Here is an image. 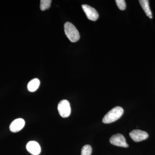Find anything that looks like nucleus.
I'll return each mask as SVG.
<instances>
[{
	"label": "nucleus",
	"instance_id": "f257e3e1",
	"mask_svg": "<svg viewBox=\"0 0 155 155\" xmlns=\"http://www.w3.org/2000/svg\"><path fill=\"white\" fill-rule=\"evenodd\" d=\"M124 113L123 108L121 107H116L108 112L104 116L102 121L105 124H109L119 119Z\"/></svg>",
	"mask_w": 155,
	"mask_h": 155
},
{
	"label": "nucleus",
	"instance_id": "f03ea898",
	"mask_svg": "<svg viewBox=\"0 0 155 155\" xmlns=\"http://www.w3.org/2000/svg\"><path fill=\"white\" fill-rule=\"evenodd\" d=\"M64 31L67 37L72 42H76L80 39V34L75 25L70 22L64 24Z\"/></svg>",
	"mask_w": 155,
	"mask_h": 155
},
{
	"label": "nucleus",
	"instance_id": "7ed1b4c3",
	"mask_svg": "<svg viewBox=\"0 0 155 155\" xmlns=\"http://www.w3.org/2000/svg\"><path fill=\"white\" fill-rule=\"evenodd\" d=\"M58 110L61 117L67 118L71 114V107L69 102L67 100L61 101L58 105Z\"/></svg>",
	"mask_w": 155,
	"mask_h": 155
},
{
	"label": "nucleus",
	"instance_id": "20e7f679",
	"mask_svg": "<svg viewBox=\"0 0 155 155\" xmlns=\"http://www.w3.org/2000/svg\"><path fill=\"white\" fill-rule=\"evenodd\" d=\"M110 141L111 144L116 146L125 148L128 147L125 137L120 134H117L112 136L110 138Z\"/></svg>",
	"mask_w": 155,
	"mask_h": 155
},
{
	"label": "nucleus",
	"instance_id": "39448f33",
	"mask_svg": "<svg viewBox=\"0 0 155 155\" xmlns=\"http://www.w3.org/2000/svg\"><path fill=\"white\" fill-rule=\"evenodd\" d=\"M82 8L88 19L95 21L98 19V13L94 8L87 5H82Z\"/></svg>",
	"mask_w": 155,
	"mask_h": 155
},
{
	"label": "nucleus",
	"instance_id": "423d86ee",
	"mask_svg": "<svg viewBox=\"0 0 155 155\" xmlns=\"http://www.w3.org/2000/svg\"><path fill=\"white\" fill-rule=\"evenodd\" d=\"M131 139L135 142H140L147 139L149 135L146 131L136 129L131 131L129 134Z\"/></svg>",
	"mask_w": 155,
	"mask_h": 155
},
{
	"label": "nucleus",
	"instance_id": "0eeeda50",
	"mask_svg": "<svg viewBox=\"0 0 155 155\" xmlns=\"http://www.w3.org/2000/svg\"><path fill=\"white\" fill-rule=\"evenodd\" d=\"M25 124V122L24 119L21 118L15 119L10 125V130L11 132L14 133L18 132L23 128Z\"/></svg>",
	"mask_w": 155,
	"mask_h": 155
},
{
	"label": "nucleus",
	"instance_id": "6e6552de",
	"mask_svg": "<svg viewBox=\"0 0 155 155\" xmlns=\"http://www.w3.org/2000/svg\"><path fill=\"white\" fill-rule=\"evenodd\" d=\"M26 147L27 150L33 155H38L41 151L39 144L36 141H29L26 145Z\"/></svg>",
	"mask_w": 155,
	"mask_h": 155
},
{
	"label": "nucleus",
	"instance_id": "1a4fd4ad",
	"mask_svg": "<svg viewBox=\"0 0 155 155\" xmlns=\"http://www.w3.org/2000/svg\"><path fill=\"white\" fill-rule=\"evenodd\" d=\"M140 5L144 11L145 13L146 14L147 16L150 19H152L153 16L151 11L150 9L149 2L147 0H140L139 1Z\"/></svg>",
	"mask_w": 155,
	"mask_h": 155
},
{
	"label": "nucleus",
	"instance_id": "9d476101",
	"mask_svg": "<svg viewBox=\"0 0 155 155\" xmlns=\"http://www.w3.org/2000/svg\"><path fill=\"white\" fill-rule=\"evenodd\" d=\"M40 81L38 78H34L29 81L27 86L28 90L30 92L36 91L40 85Z\"/></svg>",
	"mask_w": 155,
	"mask_h": 155
},
{
	"label": "nucleus",
	"instance_id": "9b49d317",
	"mask_svg": "<svg viewBox=\"0 0 155 155\" xmlns=\"http://www.w3.org/2000/svg\"><path fill=\"white\" fill-rule=\"evenodd\" d=\"M52 1L51 0H41L40 1V9L42 11H45L51 7Z\"/></svg>",
	"mask_w": 155,
	"mask_h": 155
},
{
	"label": "nucleus",
	"instance_id": "f8f14e48",
	"mask_svg": "<svg viewBox=\"0 0 155 155\" xmlns=\"http://www.w3.org/2000/svg\"><path fill=\"white\" fill-rule=\"evenodd\" d=\"M92 151L91 147L89 145H86L82 147L81 155H91Z\"/></svg>",
	"mask_w": 155,
	"mask_h": 155
},
{
	"label": "nucleus",
	"instance_id": "ddd939ff",
	"mask_svg": "<svg viewBox=\"0 0 155 155\" xmlns=\"http://www.w3.org/2000/svg\"><path fill=\"white\" fill-rule=\"evenodd\" d=\"M116 2L117 7L120 10L124 11L126 8V3L124 0H116Z\"/></svg>",
	"mask_w": 155,
	"mask_h": 155
}]
</instances>
